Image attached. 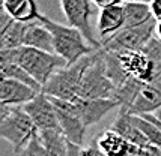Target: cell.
I'll list each match as a JSON object with an SVG mask.
<instances>
[{
	"label": "cell",
	"instance_id": "ffe728a7",
	"mask_svg": "<svg viewBox=\"0 0 161 156\" xmlns=\"http://www.w3.org/2000/svg\"><path fill=\"white\" fill-rule=\"evenodd\" d=\"M27 23L12 21L8 26L0 29V48L2 50H14L23 47V36Z\"/></svg>",
	"mask_w": 161,
	"mask_h": 156
},
{
	"label": "cell",
	"instance_id": "277c9868",
	"mask_svg": "<svg viewBox=\"0 0 161 156\" xmlns=\"http://www.w3.org/2000/svg\"><path fill=\"white\" fill-rule=\"evenodd\" d=\"M95 54H89V56L80 59L77 63L69 65L63 69L59 71L48 80V83L42 87V93H45L50 98H56V99L62 101H74L78 99V89L81 84V80L86 69L91 66V63L95 59Z\"/></svg>",
	"mask_w": 161,
	"mask_h": 156
},
{
	"label": "cell",
	"instance_id": "4dcf8cb0",
	"mask_svg": "<svg viewBox=\"0 0 161 156\" xmlns=\"http://www.w3.org/2000/svg\"><path fill=\"white\" fill-rule=\"evenodd\" d=\"M130 2H143V3H151L152 0H122V3H130Z\"/></svg>",
	"mask_w": 161,
	"mask_h": 156
},
{
	"label": "cell",
	"instance_id": "603a6c76",
	"mask_svg": "<svg viewBox=\"0 0 161 156\" xmlns=\"http://www.w3.org/2000/svg\"><path fill=\"white\" fill-rule=\"evenodd\" d=\"M104 60H105L107 77L110 78V81L114 84L116 89H119L120 86H124L131 78L126 74L125 69H124V66L120 63V59L118 54H114V53H105L104 51Z\"/></svg>",
	"mask_w": 161,
	"mask_h": 156
},
{
	"label": "cell",
	"instance_id": "d6986e66",
	"mask_svg": "<svg viewBox=\"0 0 161 156\" xmlns=\"http://www.w3.org/2000/svg\"><path fill=\"white\" fill-rule=\"evenodd\" d=\"M122 6H124V14H125V27L124 29L139 27L154 20L151 3L130 2V3H122Z\"/></svg>",
	"mask_w": 161,
	"mask_h": 156
},
{
	"label": "cell",
	"instance_id": "6da1fadb",
	"mask_svg": "<svg viewBox=\"0 0 161 156\" xmlns=\"http://www.w3.org/2000/svg\"><path fill=\"white\" fill-rule=\"evenodd\" d=\"M0 63L18 65L42 87L48 83V80L59 69L68 66L66 62L57 54L36 50V48H29V47H20L14 50H0Z\"/></svg>",
	"mask_w": 161,
	"mask_h": 156
},
{
	"label": "cell",
	"instance_id": "f546056e",
	"mask_svg": "<svg viewBox=\"0 0 161 156\" xmlns=\"http://www.w3.org/2000/svg\"><path fill=\"white\" fill-rule=\"evenodd\" d=\"M155 36L161 39V21H160V23H157V32H155Z\"/></svg>",
	"mask_w": 161,
	"mask_h": 156
},
{
	"label": "cell",
	"instance_id": "7c38bea8",
	"mask_svg": "<svg viewBox=\"0 0 161 156\" xmlns=\"http://www.w3.org/2000/svg\"><path fill=\"white\" fill-rule=\"evenodd\" d=\"M120 63L130 77H134L143 83H151L154 75L155 63L146 57L142 51H131V53H122L118 54Z\"/></svg>",
	"mask_w": 161,
	"mask_h": 156
},
{
	"label": "cell",
	"instance_id": "4fadbf2b",
	"mask_svg": "<svg viewBox=\"0 0 161 156\" xmlns=\"http://www.w3.org/2000/svg\"><path fill=\"white\" fill-rule=\"evenodd\" d=\"M110 129L118 132L120 137H124L126 141L133 146H137V147H147L149 146V141L146 140V137L142 134V131L136 123L134 114H131L125 108H119V113H118Z\"/></svg>",
	"mask_w": 161,
	"mask_h": 156
},
{
	"label": "cell",
	"instance_id": "f1b7e54d",
	"mask_svg": "<svg viewBox=\"0 0 161 156\" xmlns=\"http://www.w3.org/2000/svg\"><path fill=\"white\" fill-rule=\"evenodd\" d=\"M81 149L80 146H75V144H69L68 143V152H66V156H83L81 155Z\"/></svg>",
	"mask_w": 161,
	"mask_h": 156
},
{
	"label": "cell",
	"instance_id": "d4e9b609",
	"mask_svg": "<svg viewBox=\"0 0 161 156\" xmlns=\"http://www.w3.org/2000/svg\"><path fill=\"white\" fill-rule=\"evenodd\" d=\"M142 53L146 57H149L154 63H161V39L154 36L146 44V47L142 50Z\"/></svg>",
	"mask_w": 161,
	"mask_h": 156
},
{
	"label": "cell",
	"instance_id": "5bb4252c",
	"mask_svg": "<svg viewBox=\"0 0 161 156\" xmlns=\"http://www.w3.org/2000/svg\"><path fill=\"white\" fill-rule=\"evenodd\" d=\"M161 107V81L145 83L137 99L134 101L131 108L128 110L134 116L154 114Z\"/></svg>",
	"mask_w": 161,
	"mask_h": 156
},
{
	"label": "cell",
	"instance_id": "2e32d148",
	"mask_svg": "<svg viewBox=\"0 0 161 156\" xmlns=\"http://www.w3.org/2000/svg\"><path fill=\"white\" fill-rule=\"evenodd\" d=\"M23 47L36 48V50L47 51V53H53L54 54L53 36L48 32V29L44 27L39 21L26 24L24 36H23Z\"/></svg>",
	"mask_w": 161,
	"mask_h": 156
},
{
	"label": "cell",
	"instance_id": "8992f818",
	"mask_svg": "<svg viewBox=\"0 0 161 156\" xmlns=\"http://www.w3.org/2000/svg\"><path fill=\"white\" fill-rule=\"evenodd\" d=\"M155 32H157L155 20L139 27L122 29L116 35L101 42V50H104L105 53H114V54L142 51L146 47V44L155 36Z\"/></svg>",
	"mask_w": 161,
	"mask_h": 156
},
{
	"label": "cell",
	"instance_id": "52a82bcc",
	"mask_svg": "<svg viewBox=\"0 0 161 156\" xmlns=\"http://www.w3.org/2000/svg\"><path fill=\"white\" fill-rule=\"evenodd\" d=\"M91 0H60L63 15L68 21V26L80 30L92 47H95L97 50H101V41L95 38L91 26Z\"/></svg>",
	"mask_w": 161,
	"mask_h": 156
},
{
	"label": "cell",
	"instance_id": "8fae6325",
	"mask_svg": "<svg viewBox=\"0 0 161 156\" xmlns=\"http://www.w3.org/2000/svg\"><path fill=\"white\" fill-rule=\"evenodd\" d=\"M39 95L35 89L23 84L17 80L2 78L0 81V104L11 107H23Z\"/></svg>",
	"mask_w": 161,
	"mask_h": 156
},
{
	"label": "cell",
	"instance_id": "3957f363",
	"mask_svg": "<svg viewBox=\"0 0 161 156\" xmlns=\"http://www.w3.org/2000/svg\"><path fill=\"white\" fill-rule=\"evenodd\" d=\"M36 135L38 129L23 107L2 105L0 137L12 144L15 155H20Z\"/></svg>",
	"mask_w": 161,
	"mask_h": 156
},
{
	"label": "cell",
	"instance_id": "4316f807",
	"mask_svg": "<svg viewBox=\"0 0 161 156\" xmlns=\"http://www.w3.org/2000/svg\"><path fill=\"white\" fill-rule=\"evenodd\" d=\"M151 11H152V17L157 23L161 21V0H152L151 2Z\"/></svg>",
	"mask_w": 161,
	"mask_h": 156
},
{
	"label": "cell",
	"instance_id": "5b68a950",
	"mask_svg": "<svg viewBox=\"0 0 161 156\" xmlns=\"http://www.w3.org/2000/svg\"><path fill=\"white\" fill-rule=\"evenodd\" d=\"M116 87L105 72L104 51L98 50L91 66L86 69L78 89L80 99H113Z\"/></svg>",
	"mask_w": 161,
	"mask_h": 156
},
{
	"label": "cell",
	"instance_id": "ac0fdd59",
	"mask_svg": "<svg viewBox=\"0 0 161 156\" xmlns=\"http://www.w3.org/2000/svg\"><path fill=\"white\" fill-rule=\"evenodd\" d=\"M93 141L105 156H128L131 149V144L113 129L104 131Z\"/></svg>",
	"mask_w": 161,
	"mask_h": 156
},
{
	"label": "cell",
	"instance_id": "44dd1931",
	"mask_svg": "<svg viewBox=\"0 0 161 156\" xmlns=\"http://www.w3.org/2000/svg\"><path fill=\"white\" fill-rule=\"evenodd\" d=\"M39 140L47 156H66L68 141L62 131H42L39 132Z\"/></svg>",
	"mask_w": 161,
	"mask_h": 156
},
{
	"label": "cell",
	"instance_id": "7402d4cb",
	"mask_svg": "<svg viewBox=\"0 0 161 156\" xmlns=\"http://www.w3.org/2000/svg\"><path fill=\"white\" fill-rule=\"evenodd\" d=\"M143 86H145L143 81L131 77L124 86H120L119 89H116V93H114L113 99L119 104V108L130 110L131 105L134 104V101L137 99V96H139V93H140Z\"/></svg>",
	"mask_w": 161,
	"mask_h": 156
},
{
	"label": "cell",
	"instance_id": "1f68e13d",
	"mask_svg": "<svg viewBox=\"0 0 161 156\" xmlns=\"http://www.w3.org/2000/svg\"><path fill=\"white\" fill-rule=\"evenodd\" d=\"M154 116L157 117V119H158V120L161 122V107L158 108V110H157V111H155V113H154Z\"/></svg>",
	"mask_w": 161,
	"mask_h": 156
},
{
	"label": "cell",
	"instance_id": "e0dca14e",
	"mask_svg": "<svg viewBox=\"0 0 161 156\" xmlns=\"http://www.w3.org/2000/svg\"><path fill=\"white\" fill-rule=\"evenodd\" d=\"M2 11L17 23H35L41 17L36 0H2Z\"/></svg>",
	"mask_w": 161,
	"mask_h": 156
},
{
	"label": "cell",
	"instance_id": "7a4b0ae2",
	"mask_svg": "<svg viewBox=\"0 0 161 156\" xmlns=\"http://www.w3.org/2000/svg\"><path fill=\"white\" fill-rule=\"evenodd\" d=\"M38 21L41 23L44 27L48 29V32L53 36L54 54L62 57L68 66L77 63L80 59L98 51L95 47H92L91 44L86 41L83 33L80 30H77V29L53 21L51 18H48V17H45L42 14Z\"/></svg>",
	"mask_w": 161,
	"mask_h": 156
},
{
	"label": "cell",
	"instance_id": "cb8c5ba5",
	"mask_svg": "<svg viewBox=\"0 0 161 156\" xmlns=\"http://www.w3.org/2000/svg\"><path fill=\"white\" fill-rule=\"evenodd\" d=\"M0 77L17 80V81H20V83H23V84H26V86H29V87H32V89H35L36 92L42 93V86L39 84V83H36L35 80L30 77L23 68H20L18 65L0 63Z\"/></svg>",
	"mask_w": 161,
	"mask_h": 156
},
{
	"label": "cell",
	"instance_id": "9a60e30c",
	"mask_svg": "<svg viewBox=\"0 0 161 156\" xmlns=\"http://www.w3.org/2000/svg\"><path fill=\"white\" fill-rule=\"evenodd\" d=\"M98 35L101 38V42L112 38L125 27V14L122 3L116 6H110L101 9L98 17Z\"/></svg>",
	"mask_w": 161,
	"mask_h": 156
},
{
	"label": "cell",
	"instance_id": "484cf974",
	"mask_svg": "<svg viewBox=\"0 0 161 156\" xmlns=\"http://www.w3.org/2000/svg\"><path fill=\"white\" fill-rule=\"evenodd\" d=\"M15 156H47L45 150H44V146H42L41 140H39V132L36 135L35 138L27 144V147L21 152L20 155Z\"/></svg>",
	"mask_w": 161,
	"mask_h": 156
},
{
	"label": "cell",
	"instance_id": "9c48e42d",
	"mask_svg": "<svg viewBox=\"0 0 161 156\" xmlns=\"http://www.w3.org/2000/svg\"><path fill=\"white\" fill-rule=\"evenodd\" d=\"M24 111L29 114V117L35 123L38 132L42 131H60L57 111L53 102L45 93H39L33 101L23 105Z\"/></svg>",
	"mask_w": 161,
	"mask_h": 156
},
{
	"label": "cell",
	"instance_id": "30bf717a",
	"mask_svg": "<svg viewBox=\"0 0 161 156\" xmlns=\"http://www.w3.org/2000/svg\"><path fill=\"white\" fill-rule=\"evenodd\" d=\"M75 114L81 119L86 128L103 120L105 114L113 108H119V104L114 99H80L74 101Z\"/></svg>",
	"mask_w": 161,
	"mask_h": 156
},
{
	"label": "cell",
	"instance_id": "83f0119b",
	"mask_svg": "<svg viewBox=\"0 0 161 156\" xmlns=\"http://www.w3.org/2000/svg\"><path fill=\"white\" fill-rule=\"evenodd\" d=\"M95 6L101 8V9H105V8L110 6H116V5H120L122 0H91Z\"/></svg>",
	"mask_w": 161,
	"mask_h": 156
},
{
	"label": "cell",
	"instance_id": "ba28073f",
	"mask_svg": "<svg viewBox=\"0 0 161 156\" xmlns=\"http://www.w3.org/2000/svg\"><path fill=\"white\" fill-rule=\"evenodd\" d=\"M50 101L53 102V105L56 108L60 131H62L63 137L66 138V141L69 144H75V146L81 147L84 143V134H86L87 128L84 126L81 119L75 114L74 102L56 99V98H50Z\"/></svg>",
	"mask_w": 161,
	"mask_h": 156
}]
</instances>
